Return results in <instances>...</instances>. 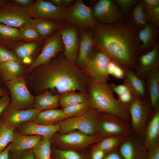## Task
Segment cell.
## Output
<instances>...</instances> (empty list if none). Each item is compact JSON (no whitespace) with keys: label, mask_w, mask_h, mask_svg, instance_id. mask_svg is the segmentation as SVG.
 I'll list each match as a JSON object with an SVG mask.
<instances>
[{"label":"cell","mask_w":159,"mask_h":159,"mask_svg":"<svg viewBox=\"0 0 159 159\" xmlns=\"http://www.w3.org/2000/svg\"><path fill=\"white\" fill-rule=\"evenodd\" d=\"M10 101L11 98L9 95L2 97L0 99V115L10 104Z\"/></svg>","instance_id":"obj_47"},{"label":"cell","mask_w":159,"mask_h":159,"mask_svg":"<svg viewBox=\"0 0 159 159\" xmlns=\"http://www.w3.org/2000/svg\"><path fill=\"white\" fill-rule=\"evenodd\" d=\"M138 29L124 18L109 24L96 22L92 29L94 47L123 69L132 70L139 57Z\"/></svg>","instance_id":"obj_1"},{"label":"cell","mask_w":159,"mask_h":159,"mask_svg":"<svg viewBox=\"0 0 159 159\" xmlns=\"http://www.w3.org/2000/svg\"><path fill=\"white\" fill-rule=\"evenodd\" d=\"M59 96L53 95L50 92L46 90L36 97L34 108L41 111L56 108L59 105Z\"/></svg>","instance_id":"obj_30"},{"label":"cell","mask_w":159,"mask_h":159,"mask_svg":"<svg viewBox=\"0 0 159 159\" xmlns=\"http://www.w3.org/2000/svg\"><path fill=\"white\" fill-rule=\"evenodd\" d=\"M9 105L0 115V120L15 129L23 123L34 121L40 112L35 108L17 110Z\"/></svg>","instance_id":"obj_14"},{"label":"cell","mask_w":159,"mask_h":159,"mask_svg":"<svg viewBox=\"0 0 159 159\" xmlns=\"http://www.w3.org/2000/svg\"><path fill=\"white\" fill-rule=\"evenodd\" d=\"M5 1L4 0H0V6L3 4Z\"/></svg>","instance_id":"obj_56"},{"label":"cell","mask_w":159,"mask_h":159,"mask_svg":"<svg viewBox=\"0 0 159 159\" xmlns=\"http://www.w3.org/2000/svg\"><path fill=\"white\" fill-rule=\"evenodd\" d=\"M63 50L64 46L59 31L52 34L45 39L41 53L32 62L26 72H30L39 66L47 63L59 52Z\"/></svg>","instance_id":"obj_9"},{"label":"cell","mask_w":159,"mask_h":159,"mask_svg":"<svg viewBox=\"0 0 159 159\" xmlns=\"http://www.w3.org/2000/svg\"><path fill=\"white\" fill-rule=\"evenodd\" d=\"M125 75L124 70L118 64L114 69L112 76L116 78L122 79H124Z\"/></svg>","instance_id":"obj_48"},{"label":"cell","mask_w":159,"mask_h":159,"mask_svg":"<svg viewBox=\"0 0 159 159\" xmlns=\"http://www.w3.org/2000/svg\"><path fill=\"white\" fill-rule=\"evenodd\" d=\"M82 32L80 36L78 63L83 66L92 54L94 45L93 30L92 31H83Z\"/></svg>","instance_id":"obj_24"},{"label":"cell","mask_w":159,"mask_h":159,"mask_svg":"<svg viewBox=\"0 0 159 159\" xmlns=\"http://www.w3.org/2000/svg\"><path fill=\"white\" fill-rule=\"evenodd\" d=\"M92 9L95 20L100 24H110L124 18L123 13L114 0H98Z\"/></svg>","instance_id":"obj_11"},{"label":"cell","mask_w":159,"mask_h":159,"mask_svg":"<svg viewBox=\"0 0 159 159\" xmlns=\"http://www.w3.org/2000/svg\"><path fill=\"white\" fill-rule=\"evenodd\" d=\"M16 132L26 135H39L51 138L60 128L58 124L44 125L33 121L26 122L16 128Z\"/></svg>","instance_id":"obj_17"},{"label":"cell","mask_w":159,"mask_h":159,"mask_svg":"<svg viewBox=\"0 0 159 159\" xmlns=\"http://www.w3.org/2000/svg\"><path fill=\"white\" fill-rule=\"evenodd\" d=\"M22 41L30 42L43 41L37 31L30 22L26 23L18 28Z\"/></svg>","instance_id":"obj_32"},{"label":"cell","mask_w":159,"mask_h":159,"mask_svg":"<svg viewBox=\"0 0 159 159\" xmlns=\"http://www.w3.org/2000/svg\"><path fill=\"white\" fill-rule=\"evenodd\" d=\"M118 96V100L121 103L126 105L130 103L135 96L131 91H127Z\"/></svg>","instance_id":"obj_45"},{"label":"cell","mask_w":159,"mask_h":159,"mask_svg":"<svg viewBox=\"0 0 159 159\" xmlns=\"http://www.w3.org/2000/svg\"><path fill=\"white\" fill-rule=\"evenodd\" d=\"M58 141L74 147H82L88 145L100 139L99 136H93L82 132H73L58 135Z\"/></svg>","instance_id":"obj_18"},{"label":"cell","mask_w":159,"mask_h":159,"mask_svg":"<svg viewBox=\"0 0 159 159\" xmlns=\"http://www.w3.org/2000/svg\"><path fill=\"white\" fill-rule=\"evenodd\" d=\"M90 104L87 101L64 107L63 111L68 118L82 115L89 109Z\"/></svg>","instance_id":"obj_38"},{"label":"cell","mask_w":159,"mask_h":159,"mask_svg":"<svg viewBox=\"0 0 159 159\" xmlns=\"http://www.w3.org/2000/svg\"><path fill=\"white\" fill-rule=\"evenodd\" d=\"M144 145L149 151L159 145V108L155 110L148 125L146 127L144 136Z\"/></svg>","instance_id":"obj_20"},{"label":"cell","mask_w":159,"mask_h":159,"mask_svg":"<svg viewBox=\"0 0 159 159\" xmlns=\"http://www.w3.org/2000/svg\"><path fill=\"white\" fill-rule=\"evenodd\" d=\"M42 41L30 42H21L14 46L11 49L22 63L29 64L32 62V56L42 45Z\"/></svg>","instance_id":"obj_22"},{"label":"cell","mask_w":159,"mask_h":159,"mask_svg":"<svg viewBox=\"0 0 159 159\" xmlns=\"http://www.w3.org/2000/svg\"><path fill=\"white\" fill-rule=\"evenodd\" d=\"M14 129L0 120V152L4 150L12 142Z\"/></svg>","instance_id":"obj_37"},{"label":"cell","mask_w":159,"mask_h":159,"mask_svg":"<svg viewBox=\"0 0 159 159\" xmlns=\"http://www.w3.org/2000/svg\"><path fill=\"white\" fill-rule=\"evenodd\" d=\"M159 66V45L158 42L152 49L139 56L135 73L141 78L147 77Z\"/></svg>","instance_id":"obj_16"},{"label":"cell","mask_w":159,"mask_h":159,"mask_svg":"<svg viewBox=\"0 0 159 159\" xmlns=\"http://www.w3.org/2000/svg\"><path fill=\"white\" fill-rule=\"evenodd\" d=\"M10 147V143L4 150L0 152V159H8Z\"/></svg>","instance_id":"obj_53"},{"label":"cell","mask_w":159,"mask_h":159,"mask_svg":"<svg viewBox=\"0 0 159 159\" xmlns=\"http://www.w3.org/2000/svg\"><path fill=\"white\" fill-rule=\"evenodd\" d=\"M58 31L64 46L65 58L75 64L79 45L77 28L71 25L62 26Z\"/></svg>","instance_id":"obj_15"},{"label":"cell","mask_w":159,"mask_h":159,"mask_svg":"<svg viewBox=\"0 0 159 159\" xmlns=\"http://www.w3.org/2000/svg\"><path fill=\"white\" fill-rule=\"evenodd\" d=\"M142 159H148V158H146V157H145L144 158H143Z\"/></svg>","instance_id":"obj_57"},{"label":"cell","mask_w":159,"mask_h":159,"mask_svg":"<svg viewBox=\"0 0 159 159\" xmlns=\"http://www.w3.org/2000/svg\"><path fill=\"white\" fill-rule=\"evenodd\" d=\"M67 118L62 110L52 109L40 111L33 121L39 124L51 125Z\"/></svg>","instance_id":"obj_29"},{"label":"cell","mask_w":159,"mask_h":159,"mask_svg":"<svg viewBox=\"0 0 159 159\" xmlns=\"http://www.w3.org/2000/svg\"><path fill=\"white\" fill-rule=\"evenodd\" d=\"M158 26L148 22L138 30V37L141 45L139 53L144 54L152 49L156 44L158 33Z\"/></svg>","instance_id":"obj_19"},{"label":"cell","mask_w":159,"mask_h":159,"mask_svg":"<svg viewBox=\"0 0 159 159\" xmlns=\"http://www.w3.org/2000/svg\"><path fill=\"white\" fill-rule=\"evenodd\" d=\"M131 10L129 20L138 29L143 27L148 23L143 6L139 1Z\"/></svg>","instance_id":"obj_35"},{"label":"cell","mask_w":159,"mask_h":159,"mask_svg":"<svg viewBox=\"0 0 159 159\" xmlns=\"http://www.w3.org/2000/svg\"><path fill=\"white\" fill-rule=\"evenodd\" d=\"M8 159H35L32 149L14 153L9 152Z\"/></svg>","instance_id":"obj_43"},{"label":"cell","mask_w":159,"mask_h":159,"mask_svg":"<svg viewBox=\"0 0 159 159\" xmlns=\"http://www.w3.org/2000/svg\"><path fill=\"white\" fill-rule=\"evenodd\" d=\"M107 114L100 120L99 118L97 131L108 136L130 134L132 129L127 122L114 115Z\"/></svg>","instance_id":"obj_13"},{"label":"cell","mask_w":159,"mask_h":159,"mask_svg":"<svg viewBox=\"0 0 159 159\" xmlns=\"http://www.w3.org/2000/svg\"><path fill=\"white\" fill-rule=\"evenodd\" d=\"M110 85L113 92L116 93L118 95L129 91H131L129 86L124 81L121 85H117L113 84H110Z\"/></svg>","instance_id":"obj_44"},{"label":"cell","mask_w":159,"mask_h":159,"mask_svg":"<svg viewBox=\"0 0 159 159\" xmlns=\"http://www.w3.org/2000/svg\"><path fill=\"white\" fill-rule=\"evenodd\" d=\"M65 21L82 29H93L96 22L92 8L87 6L80 0L76 1L72 6L67 9Z\"/></svg>","instance_id":"obj_6"},{"label":"cell","mask_w":159,"mask_h":159,"mask_svg":"<svg viewBox=\"0 0 159 159\" xmlns=\"http://www.w3.org/2000/svg\"><path fill=\"white\" fill-rule=\"evenodd\" d=\"M111 59L100 51L91 54L83 67L86 70L90 79L107 82L109 75L107 72L108 64Z\"/></svg>","instance_id":"obj_12"},{"label":"cell","mask_w":159,"mask_h":159,"mask_svg":"<svg viewBox=\"0 0 159 159\" xmlns=\"http://www.w3.org/2000/svg\"><path fill=\"white\" fill-rule=\"evenodd\" d=\"M118 64L112 59L109 62L107 67V72L108 74L112 75L113 72L116 67Z\"/></svg>","instance_id":"obj_52"},{"label":"cell","mask_w":159,"mask_h":159,"mask_svg":"<svg viewBox=\"0 0 159 159\" xmlns=\"http://www.w3.org/2000/svg\"><path fill=\"white\" fill-rule=\"evenodd\" d=\"M21 41L18 28L0 23V46L11 49Z\"/></svg>","instance_id":"obj_26"},{"label":"cell","mask_w":159,"mask_h":159,"mask_svg":"<svg viewBox=\"0 0 159 159\" xmlns=\"http://www.w3.org/2000/svg\"><path fill=\"white\" fill-rule=\"evenodd\" d=\"M89 102L92 108L98 112L112 114L128 122L130 117L127 105L114 97L110 84L88 80Z\"/></svg>","instance_id":"obj_3"},{"label":"cell","mask_w":159,"mask_h":159,"mask_svg":"<svg viewBox=\"0 0 159 159\" xmlns=\"http://www.w3.org/2000/svg\"><path fill=\"white\" fill-rule=\"evenodd\" d=\"M146 18L148 22L158 26H159V7L149 10H144Z\"/></svg>","instance_id":"obj_41"},{"label":"cell","mask_w":159,"mask_h":159,"mask_svg":"<svg viewBox=\"0 0 159 159\" xmlns=\"http://www.w3.org/2000/svg\"><path fill=\"white\" fill-rule=\"evenodd\" d=\"M99 112L92 108L82 115L64 120L58 124L59 131L65 134L77 130L88 135L95 134L97 131Z\"/></svg>","instance_id":"obj_4"},{"label":"cell","mask_w":159,"mask_h":159,"mask_svg":"<svg viewBox=\"0 0 159 159\" xmlns=\"http://www.w3.org/2000/svg\"><path fill=\"white\" fill-rule=\"evenodd\" d=\"M4 83L10 92L11 98L9 105L11 107L17 110L34 108V97L27 88L23 77Z\"/></svg>","instance_id":"obj_5"},{"label":"cell","mask_w":159,"mask_h":159,"mask_svg":"<svg viewBox=\"0 0 159 159\" xmlns=\"http://www.w3.org/2000/svg\"><path fill=\"white\" fill-rule=\"evenodd\" d=\"M104 159H122V157L117 153L114 151L111 152Z\"/></svg>","instance_id":"obj_55"},{"label":"cell","mask_w":159,"mask_h":159,"mask_svg":"<svg viewBox=\"0 0 159 159\" xmlns=\"http://www.w3.org/2000/svg\"><path fill=\"white\" fill-rule=\"evenodd\" d=\"M32 19L25 9L13 0H6L0 6V23L3 24L18 28Z\"/></svg>","instance_id":"obj_7"},{"label":"cell","mask_w":159,"mask_h":159,"mask_svg":"<svg viewBox=\"0 0 159 159\" xmlns=\"http://www.w3.org/2000/svg\"><path fill=\"white\" fill-rule=\"evenodd\" d=\"M32 70L37 72L35 86L39 93L50 89L61 94L76 91L86 94L88 91L89 79L86 75L65 58L51 60Z\"/></svg>","instance_id":"obj_2"},{"label":"cell","mask_w":159,"mask_h":159,"mask_svg":"<svg viewBox=\"0 0 159 159\" xmlns=\"http://www.w3.org/2000/svg\"><path fill=\"white\" fill-rule=\"evenodd\" d=\"M123 69L125 74L124 81L128 85L135 96L145 98L146 90L143 81L132 70L127 68Z\"/></svg>","instance_id":"obj_27"},{"label":"cell","mask_w":159,"mask_h":159,"mask_svg":"<svg viewBox=\"0 0 159 159\" xmlns=\"http://www.w3.org/2000/svg\"><path fill=\"white\" fill-rule=\"evenodd\" d=\"M24 68L18 60L0 63V82L22 78Z\"/></svg>","instance_id":"obj_21"},{"label":"cell","mask_w":159,"mask_h":159,"mask_svg":"<svg viewBox=\"0 0 159 159\" xmlns=\"http://www.w3.org/2000/svg\"><path fill=\"white\" fill-rule=\"evenodd\" d=\"M87 96L85 94L70 92L61 94L59 96V103L63 107L87 101Z\"/></svg>","instance_id":"obj_36"},{"label":"cell","mask_w":159,"mask_h":159,"mask_svg":"<svg viewBox=\"0 0 159 159\" xmlns=\"http://www.w3.org/2000/svg\"><path fill=\"white\" fill-rule=\"evenodd\" d=\"M130 134L108 136L101 141L94 148L100 149L105 153L113 151L125 140Z\"/></svg>","instance_id":"obj_31"},{"label":"cell","mask_w":159,"mask_h":159,"mask_svg":"<svg viewBox=\"0 0 159 159\" xmlns=\"http://www.w3.org/2000/svg\"><path fill=\"white\" fill-rule=\"evenodd\" d=\"M21 7L26 9L32 6L35 2L34 0H13Z\"/></svg>","instance_id":"obj_49"},{"label":"cell","mask_w":159,"mask_h":159,"mask_svg":"<svg viewBox=\"0 0 159 159\" xmlns=\"http://www.w3.org/2000/svg\"><path fill=\"white\" fill-rule=\"evenodd\" d=\"M52 157L51 159H84L82 155L72 150L54 149Z\"/></svg>","instance_id":"obj_39"},{"label":"cell","mask_w":159,"mask_h":159,"mask_svg":"<svg viewBox=\"0 0 159 159\" xmlns=\"http://www.w3.org/2000/svg\"><path fill=\"white\" fill-rule=\"evenodd\" d=\"M114 1L123 13L126 14L131 10L138 1L136 0H115Z\"/></svg>","instance_id":"obj_40"},{"label":"cell","mask_w":159,"mask_h":159,"mask_svg":"<svg viewBox=\"0 0 159 159\" xmlns=\"http://www.w3.org/2000/svg\"><path fill=\"white\" fill-rule=\"evenodd\" d=\"M148 87L151 106L155 110L159 108V67L155 69L149 74Z\"/></svg>","instance_id":"obj_28"},{"label":"cell","mask_w":159,"mask_h":159,"mask_svg":"<svg viewBox=\"0 0 159 159\" xmlns=\"http://www.w3.org/2000/svg\"><path fill=\"white\" fill-rule=\"evenodd\" d=\"M127 106L133 129L138 135L143 136L147 120L150 114L148 105L145 98L135 96Z\"/></svg>","instance_id":"obj_8"},{"label":"cell","mask_w":159,"mask_h":159,"mask_svg":"<svg viewBox=\"0 0 159 159\" xmlns=\"http://www.w3.org/2000/svg\"><path fill=\"white\" fill-rule=\"evenodd\" d=\"M148 151V159H159V145Z\"/></svg>","instance_id":"obj_50"},{"label":"cell","mask_w":159,"mask_h":159,"mask_svg":"<svg viewBox=\"0 0 159 159\" xmlns=\"http://www.w3.org/2000/svg\"><path fill=\"white\" fill-rule=\"evenodd\" d=\"M9 93L7 87L2 83L0 82V97L9 95Z\"/></svg>","instance_id":"obj_54"},{"label":"cell","mask_w":159,"mask_h":159,"mask_svg":"<svg viewBox=\"0 0 159 159\" xmlns=\"http://www.w3.org/2000/svg\"><path fill=\"white\" fill-rule=\"evenodd\" d=\"M26 9L32 18L48 19L60 23L65 21L67 9L55 6L49 1L37 0L32 6Z\"/></svg>","instance_id":"obj_10"},{"label":"cell","mask_w":159,"mask_h":159,"mask_svg":"<svg viewBox=\"0 0 159 159\" xmlns=\"http://www.w3.org/2000/svg\"><path fill=\"white\" fill-rule=\"evenodd\" d=\"M51 138L43 137L32 149L35 159H51Z\"/></svg>","instance_id":"obj_33"},{"label":"cell","mask_w":159,"mask_h":159,"mask_svg":"<svg viewBox=\"0 0 159 159\" xmlns=\"http://www.w3.org/2000/svg\"><path fill=\"white\" fill-rule=\"evenodd\" d=\"M139 1L145 10H149L159 7V0H142Z\"/></svg>","instance_id":"obj_46"},{"label":"cell","mask_w":159,"mask_h":159,"mask_svg":"<svg viewBox=\"0 0 159 159\" xmlns=\"http://www.w3.org/2000/svg\"><path fill=\"white\" fill-rule=\"evenodd\" d=\"M105 153L101 150L94 148L92 155V159H103Z\"/></svg>","instance_id":"obj_51"},{"label":"cell","mask_w":159,"mask_h":159,"mask_svg":"<svg viewBox=\"0 0 159 159\" xmlns=\"http://www.w3.org/2000/svg\"><path fill=\"white\" fill-rule=\"evenodd\" d=\"M30 22L39 33L43 40L58 31L62 26L60 23L44 18H32Z\"/></svg>","instance_id":"obj_25"},{"label":"cell","mask_w":159,"mask_h":159,"mask_svg":"<svg viewBox=\"0 0 159 159\" xmlns=\"http://www.w3.org/2000/svg\"><path fill=\"white\" fill-rule=\"evenodd\" d=\"M136 146L130 137L124 141L120 146V154L122 159H143L139 155Z\"/></svg>","instance_id":"obj_34"},{"label":"cell","mask_w":159,"mask_h":159,"mask_svg":"<svg viewBox=\"0 0 159 159\" xmlns=\"http://www.w3.org/2000/svg\"><path fill=\"white\" fill-rule=\"evenodd\" d=\"M43 137L39 135H26L15 132L10 143L9 152L14 153L33 148Z\"/></svg>","instance_id":"obj_23"},{"label":"cell","mask_w":159,"mask_h":159,"mask_svg":"<svg viewBox=\"0 0 159 159\" xmlns=\"http://www.w3.org/2000/svg\"><path fill=\"white\" fill-rule=\"evenodd\" d=\"M18 60L16 55L12 51L0 46V63Z\"/></svg>","instance_id":"obj_42"}]
</instances>
